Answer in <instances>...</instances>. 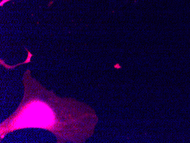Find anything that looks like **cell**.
I'll return each instance as SVG.
<instances>
[{
  "label": "cell",
  "instance_id": "6da1fadb",
  "mask_svg": "<svg viewBox=\"0 0 190 143\" xmlns=\"http://www.w3.org/2000/svg\"><path fill=\"white\" fill-rule=\"evenodd\" d=\"M11 1V0H3V1H2L1 2V6H2L3 5V4H4L5 3H6V2H7V1Z\"/></svg>",
  "mask_w": 190,
  "mask_h": 143
}]
</instances>
